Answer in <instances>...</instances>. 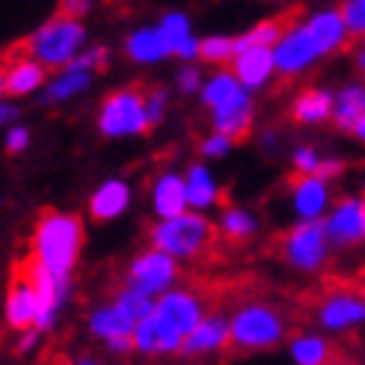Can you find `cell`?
Instances as JSON below:
<instances>
[{
    "label": "cell",
    "instance_id": "d4e9b609",
    "mask_svg": "<svg viewBox=\"0 0 365 365\" xmlns=\"http://www.w3.org/2000/svg\"><path fill=\"white\" fill-rule=\"evenodd\" d=\"M282 36L285 33H282L279 21H262L259 27H252L250 33H244V36L235 39V57H241V53L255 51V48H277Z\"/></svg>",
    "mask_w": 365,
    "mask_h": 365
},
{
    "label": "cell",
    "instance_id": "d6a6232c",
    "mask_svg": "<svg viewBox=\"0 0 365 365\" xmlns=\"http://www.w3.org/2000/svg\"><path fill=\"white\" fill-rule=\"evenodd\" d=\"M341 18L351 33H365V0H348L341 6Z\"/></svg>",
    "mask_w": 365,
    "mask_h": 365
},
{
    "label": "cell",
    "instance_id": "4316f807",
    "mask_svg": "<svg viewBox=\"0 0 365 365\" xmlns=\"http://www.w3.org/2000/svg\"><path fill=\"white\" fill-rule=\"evenodd\" d=\"M185 181H187V202H190V208L202 211V208L214 205L217 185H214V178H211V173L205 167H190Z\"/></svg>",
    "mask_w": 365,
    "mask_h": 365
},
{
    "label": "cell",
    "instance_id": "6da1fadb",
    "mask_svg": "<svg viewBox=\"0 0 365 365\" xmlns=\"http://www.w3.org/2000/svg\"><path fill=\"white\" fill-rule=\"evenodd\" d=\"M344 36H348V24H344L341 12L324 9L309 18L306 24L285 30L279 45L273 48L277 68L285 71V75H297L309 63H315L324 53L336 51L344 42Z\"/></svg>",
    "mask_w": 365,
    "mask_h": 365
},
{
    "label": "cell",
    "instance_id": "e0dca14e",
    "mask_svg": "<svg viewBox=\"0 0 365 365\" xmlns=\"http://www.w3.org/2000/svg\"><path fill=\"white\" fill-rule=\"evenodd\" d=\"M134 330H137V324L116 306H101L89 315V333L101 339L104 344H110L116 339H131Z\"/></svg>",
    "mask_w": 365,
    "mask_h": 365
},
{
    "label": "cell",
    "instance_id": "ba28073f",
    "mask_svg": "<svg viewBox=\"0 0 365 365\" xmlns=\"http://www.w3.org/2000/svg\"><path fill=\"white\" fill-rule=\"evenodd\" d=\"M98 128L107 137H125V134H143L149 128V113H145V101L137 93H116L104 101Z\"/></svg>",
    "mask_w": 365,
    "mask_h": 365
},
{
    "label": "cell",
    "instance_id": "3957f363",
    "mask_svg": "<svg viewBox=\"0 0 365 365\" xmlns=\"http://www.w3.org/2000/svg\"><path fill=\"white\" fill-rule=\"evenodd\" d=\"M202 98H205V104L214 110L217 134L241 137L247 128H250V116H252L250 96H247V89L241 86V81L235 78V75H229V71L214 75L202 86Z\"/></svg>",
    "mask_w": 365,
    "mask_h": 365
},
{
    "label": "cell",
    "instance_id": "74e56055",
    "mask_svg": "<svg viewBox=\"0 0 365 365\" xmlns=\"http://www.w3.org/2000/svg\"><path fill=\"white\" fill-rule=\"evenodd\" d=\"M30 140V131L27 128H9V134H6V152H21L24 145Z\"/></svg>",
    "mask_w": 365,
    "mask_h": 365
},
{
    "label": "cell",
    "instance_id": "b9f144b4",
    "mask_svg": "<svg viewBox=\"0 0 365 365\" xmlns=\"http://www.w3.org/2000/svg\"><path fill=\"white\" fill-rule=\"evenodd\" d=\"M75 365H104L98 356H78V362Z\"/></svg>",
    "mask_w": 365,
    "mask_h": 365
},
{
    "label": "cell",
    "instance_id": "d6986e66",
    "mask_svg": "<svg viewBox=\"0 0 365 365\" xmlns=\"http://www.w3.org/2000/svg\"><path fill=\"white\" fill-rule=\"evenodd\" d=\"M128 202H131V190H128L125 181H104L96 190L93 202H89V211H93L96 220H113L128 208Z\"/></svg>",
    "mask_w": 365,
    "mask_h": 365
},
{
    "label": "cell",
    "instance_id": "30bf717a",
    "mask_svg": "<svg viewBox=\"0 0 365 365\" xmlns=\"http://www.w3.org/2000/svg\"><path fill=\"white\" fill-rule=\"evenodd\" d=\"M155 315L167 324L170 330H175L181 339H187L196 327L202 324L205 309H202V300L190 294V291H167V294L158 300Z\"/></svg>",
    "mask_w": 365,
    "mask_h": 365
},
{
    "label": "cell",
    "instance_id": "f35d334b",
    "mask_svg": "<svg viewBox=\"0 0 365 365\" xmlns=\"http://www.w3.org/2000/svg\"><path fill=\"white\" fill-rule=\"evenodd\" d=\"M93 4H96V0H63V9L71 18H81V15H86L89 9H93Z\"/></svg>",
    "mask_w": 365,
    "mask_h": 365
},
{
    "label": "cell",
    "instance_id": "7dc6e473",
    "mask_svg": "<svg viewBox=\"0 0 365 365\" xmlns=\"http://www.w3.org/2000/svg\"><path fill=\"white\" fill-rule=\"evenodd\" d=\"M267 4H277V0H267Z\"/></svg>",
    "mask_w": 365,
    "mask_h": 365
},
{
    "label": "cell",
    "instance_id": "4fadbf2b",
    "mask_svg": "<svg viewBox=\"0 0 365 365\" xmlns=\"http://www.w3.org/2000/svg\"><path fill=\"white\" fill-rule=\"evenodd\" d=\"M232 344V321L223 315H205L202 324L185 339V356H205V354H217Z\"/></svg>",
    "mask_w": 365,
    "mask_h": 365
},
{
    "label": "cell",
    "instance_id": "d590c367",
    "mask_svg": "<svg viewBox=\"0 0 365 365\" xmlns=\"http://www.w3.org/2000/svg\"><path fill=\"white\" fill-rule=\"evenodd\" d=\"M294 167H297L300 173H306V175H315L318 167H321V160H318V155H315L312 149H297V152H294Z\"/></svg>",
    "mask_w": 365,
    "mask_h": 365
},
{
    "label": "cell",
    "instance_id": "52a82bcc",
    "mask_svg": "<svg viewBox=\"0 0 365 365\" xmlns=\"http://www.w3.org/2000/svg\"><path fill=\"white\" fill-rule=\"evenodd\" d=\"M327 250H330V235H327L324 220H309L288 232L285 238V262L297 270L312 273L327 262Z\"/></svg>",
    "mask_w": 365,
    "mask_h": 365
},
{
    "label": "cell",
    "instance_id": "bcb514c9",
    "mask_svg": "<svg viewBox=\"0 0 365 365\" xmlns=\"http://www.w3.org/2000/svg\"><path fill=\"white\" fill-rule=\"evenodd\" d=\"M359 63H362V66H365V51H362V53H359Z\"/></svg>",
    "mask_w": 365,
    "mask_h": 365
},
{
    "label": "cell",
    "instance_id": "8fae6325",
    "mask_svg": "<svg viewBox=\"0 0 365 365\" xmlns=\"http://www.w3.org/2000/svg\"><path fill=\"white\" fill-rule=\"evenodd\" d=\"M6 327L18 333H30L39 327V300H36V291L21 267L15 270L6 294Z\"/></svg>",
    "mask_w": 365,
    "mask_h": 365
},
{
    "label": "cell",
    "instance_id": "277c9868",
    "mask_svg": "<svg viewBox=\"0 0 365 365\" xmlns=\"http://www.w3.org/2000/svg\"><path fill=\"white\" fill-rule=\"evenodd\" d=\"M229 321H232V348L238 354L277 348L288 333L285 318L264 303H247Z\"/></svg>",
    "mask_w": 365,
    "mask_h": 365
},
{
    "label": "cell",
    "instance_id": "4dcf8cb0",
    "mask_svg": "<svg viewBox=\"0 0 365 365\" xmlns=\"http://www.w3.org/2000/svg\"><path fill=\"white\" fill-rule=\"evenodd\" d=\"M235 53V39H226V36H211V39H202V51L199 57H205L208 63H223Z\"/></svg>",
    "mask_w": 365,
    "mask_h": 365
},
{
    "label": "cell",
    "instance_id": "ee69618b",
    "mask_svg": "<svg viewBox=\"0 0 365 365\" xmlns=\"http://www.w3.org/2000/svg\"><path fill=\"white\" fill-rule=\"evenodd\" d=\"M45 365H68V359H66V356H51Z\"/></svg>",
    "mask_w": 365,
    "mask_h": 365
},
{
    "label": "cell",
    "instance_id": "484cf974",
    "mask_svg": "<svg viewBox=\"0 0 365 365\" xmlns=\"http://www.w3.org/2000/svg\"><path fill=\"white\" fill-rule=\"evenodd\" d=\"M45 66H39L36 60H30V63H18V66H12V71L9 75H4V93L9 96H24V93H33L36 86L42 83V78H45V71H42Z\"/></svg>",
    "mask_w": 365,
    "mask_h": 365
},
{
    "label": "cell",
    "instance_id": "60d3db41",
    "mask_svg": "<svg viewBox=\"0 0 365 365\" xmlns=\"http://www.w3.org/2000/svg\"><path fill=\"white\" fill-rule=\"evenodd\" d=\"M15 116H18V110H15L12 104H4V107H0V122H12Z\"/></svg>",
    "mask_w": 365,
    "mask_h": 365
},
{
    "label": "cell",
    "instance_id": "83f0119b",
    "mask_svg": "<svg viewBox=\"0 0 365 365\" xmlns=\"http://www.w3.org/2000/svg\"><path fill=\"white\" fill-rule=\"evenodd\" d=\"M158 33H160V39L163 45H167L170 53H178L181 48H185L193 36H190V21H187V15H181V12H170V15H163L160 18V24H158Z\"/></svg>",
    "mask_w": 365,
    "mask_h": 365
},
{
    "label": "cell",
    "instance_id": "7402d4cb",
    "mask_svg": "<svg viewBox=\"0 0 365 365\" xmlns=\"http://www.w3.org/2000/svg\"><path fill=\"white\" fill-rule=\"evenodd\" d=\"M128 57L137 60V63H158L163 57H170L167 45H163L158 27L155 30H137L131 39H128Z\"/></svg>",
    "mask_w": 365,
    "mask_h": 365
},
{
    "label": "cell",
    "instance_id": "e575fe53",
    "mask_svg": "<svg viewBox=\"0 0 365 365\" xmlns=\"http://www.w3.org/2000/svg\"><path fill=\"white\" fill-rule=\"evenodd\" d=\"M229 149H232V137H226V134H214V137H208L202 143V152L208 158H223Z\"/></svg>",
    "mask_w": 365,
    "mask_h": 365
},
{
    "label": "cell",
    "instance_id": "7a4b0ae2",
    "mask_svg": "<svg viewBox=\"0 0 365 365\" xmlns=\"http://www.w3.org/2000/svg\"><path fill=\"white\" fill-rule=\"evenodd\" d=\"M83 241V226L78 217L48 211L39 223H36V238H33V255L39 259L60 282H68L71 267L78 262Z\"/></svg>",
    "mask_w": 365,
    "mask_h": 365
},
{
    "label": "cell",
    "instance_id": "836d02e7",
    "mask_svg": "<svg viewBox=\"0 0 365 365\" xmlns=\"http://www.w3.org/2000/svg\"><path fill=\"white\" fill-rule=\"evenodd\" d=\"M163 110H167V93L163 89H155L145 101V113H149V125H158L163 119Z\"/></svg>",
    "mask_w": 365,
    "mask_h": 365
},
{
    "label": "cell",
    "instance_id": "ab89813d",
    "mask_svg": "<svg viewBox=\"0 0 365 365\" xmlns=\"http://www.w3.org/2000/svg\"><path fill=\"white\" fill-rule=\"evenodd\" d=\"M339 173H341V163H339V160H324L315 175H318L321 181H327V178H333V175H339Z\"/></svg>",
    "mask_w": 365,
    "mask_h": 365
},
{
    "label": "cell",
    "instance_id": "9a60e30c",
    "mask_svg": "<svg viewBox=\"0 0 365 365\" xmlns=\"http://www.w3.org/2000/svg\"><path fill=\"white\" fill-rule=\"evenodd\" d=\"M152 202H155V211L160 220H175V217L187 214V181L175 175V173H167L158 178L155 185V193H152Z\"/></svg>",
    "mask_w": 365,
    "mask_h": 365
},
{
    "label": "cell",
    "instance_id": "8992f818",
    "mask_svg": "<svg viewBox=\"0 0 365 365\" xmlns=\"http://www.w3.org/2000/svg\"><path fill=\"white\" fill-rule=\"evenodd\" d=\"M86 33L75 18H57L45 24L30 39V57L39 66H68L78 60V48L83 45Z\"/></svg>",
    "mask_w": 365,
    "mask_h": 365
},
{
    "label": "cell",
    "instance_id": "2e32d148",
    "mask_svg": "<svg viewBox=\"0 0 365 365\" xmlns=\"http://www.w3.org/2000/svg\"><path fill=\"white\" fill-rule=\"evenodd\" d=\"M277 68V57H273V48H255L247 51L241 57H235V78L241 81V86L247 93L252 89H262L267 83V78Z\"/></svg>",
    "mask_w": 365,
    "mask_h": 365
},
{
    "label": "cell",
    "instance_id": "cb8c5ba5",
    "mask_svg": "<svg viewBox=\"0 0 365 365\" xmlns=\"http://www.w3.org/2000/svg\"><path fill=\"white\" fill-rule=\"evenodd\" d=\"M89 78H93V71H63L57 81L48 83V89L42 93L39 101L42 104H57V101H66L71 96H78L89 86Z\"/></svg>",
    "mask_w": 365,
    "mask_h": 365
},
{
    "label": "cell",
    "instance_id": "5bb4252c",
    "mask_svg": "<svg viewBox=\"0 0 365 365\" xmlns=\"http://www.w3.org/2000/svg\"><path fill=\"white\" fill-rule=\"evenodd\" d=\"M318 324L324 330H351L365 324V300L356 294H333L318 306Z\"/></svg>",
    "mask_w": 365,
    "mask_h": 365
},
{
    "label": "cell",
    "instance_id": "9c48e42d",
    "mask_svg": "<svg viewBox=\"0 0 365 365\" xmlns=\"http://www.w3.org/2000/svg\"><path fill=\"white\" fill-rule=\"evenodd\" d=\"M175 277H178V264L173 255L160 252V250H149V252L137 255L134 264L128 267L125 285L155 297V294H167V288L175 282Z\"/></svg>",
    "mask_w": 365,
    "mask_h": 365
},
{
    "label": "cell",
    "instance_id": "603a6c76",
    "mask_svg": "<svg viewBox=\"0 0 365 365\" xmlns=\"http://www.w3.org/2000/svg\"><path fill=\"white\" fill-rule=\"evenodd\" d=\"M330 113H336V96H330L327 89H312V93L300 96V101L294 104V116L300 122H324Z\"/></svg>",
    "mask_w": 365,
    "mask_h": 365
},
{
    "label": "cell",
    "instance_id": "ac0fdd59",
    "mask_svg": "<svg viewBox=\"0 0 365 365\" xmlns=\"http://www.w3.org/2000/svg\"><path fill=\"white\" fill-rule=\"evenodd\" d=\"M327 181H321L318 175H306L294 185V211L303 217V223L309 220H321V214L327 208Z\"/></svg>",
    "mask_w": 365,
    "mask_h": 365
},
{
    "label": "cell",
    "instance_id": "8d00e7d4",
    "mask_svg": "<svg viewBox=\"0 0 365 365\" xmlns=\"http://www.w3.org/2000/svg\"><path fill=\"white\" fill-rule=\"evenodd\" d=\"M199 83H202V75H199L196 68H185V71L178 75V89H181V93H187V96L196 93Z\"/></svg>",
    "mask_w": 365,
    "mask_h": 365
},
{
    "label": "cell",
    "instance_id": "f6af8a7d",
    "mask_svg": "<svg viewBox=\"0 0 365 365\" xmlns=\"http://www.w3.org/2000/svg\"><path fill=\"white\" fill-rule=\"evenodd\" d=\"M354 134H356V137H359V140L365 143V119H362V122L356 125V131H354Z\"/></svg>",
    "mask_w": 365,
    "mask_h": 365
},
{
    "label": "cell",
    "instance_id": "44dd1931",
    "mask_svg": "<svg viewBox=\"0 0 365 365\" xmlns=\"http://www.w3.org/2000/svg\"><path fill=\"white\" fill-rule=\"evenodd\" d=\"M336 122L344 131H356V125L365 119V86H344L336 96Z\"/></svg>",
    "mask_w": 365,
    "mask_h": 365
},
{
    "label": "cell",
    "instance_id": "f1b7e54d",
    "mask_svg": "<svg viewBox=\"0 0 365 365\" xmlns=\"http://www.w3.org/2000/svg\"><path fill=\"white\" fill-rule=\"evenodd\" d=\"M113 306L122 309V312L131 318L134 324H140V321H145V318H152V315H155V309H158V303H155L149 294H143V291H137V288H128V285L116 294Z\"/></svg>",
    "mask_w": 365,
    "mask_h": 365
},
{
    "label": "cell",
    "instance_id": "f546056e",
    "mask_svg": "<svg viewBox=\"0 0 365 365\" xmlns=\"http://www.w3.org/2000/svg\"><path fill=\"white\" fill-rule=\"evenodd\" d=\"M220 226H223V232L229 235V238H235V241H244V238H250V235L255 232L252 214H247V211H241V208H229V211L223 214Z\"/></svg>",
    "mask_w": 365,
    "mask_h": 365
},
{
    "label": "cell",
    "instance_id": "5b68a950",
    "mask_svg": "<svg viewBox=\"0 0 365 365\" xmlns=\"http://www.w3.org/2000/svg\"><path fill=\"white\" fill-rule=\"evenodd\" d=\"M211 223L202 214H181L175 220H160L152 229V247L173 259H193L211 241Z\"/></svg>",
    "mask_w": 365,
    "mask_h": 365
},
{
    "label": "cell",
    "instance_id": "1f68e13d",
    "mask_svg": "<svg viewBox=\"0 0 365 365\" xmlns=\"http://www.w3.org/2000/svg\"><path fill=\"white\" fill-rule=\"evenodd\" d=\"M107 63V48H93V51H86L81 53V57L75 63H68L63 71H96Z\"/></svg>",
    "mask_w": 365,
    "mask_h": 365
},
{
    "label": "cell",
    "instance_id": "ffe728a7",
    "mask_svg": "<svg viewBox=\"0 0 365 365\" xmlns=\"http://www.w3.org/2000/svg\"><path fill=\"white\" fill-rule=\"evenodd\" d=\"M341 354L333 341H327L321 336H297L291 341V359L297 365H330Z\"/></svg>",
    "mask_w": 365,
    "mask_h": 365
},
{
    "label": "cell",
    "instance_id": "7c38bea8",
    "mask_svg": "<svg viewBox=\"0 0 365 365\" xmlns=\"http://www.w3.org/2000/svg\"><path fill=\"white\" fill-rule=\"evenodd\" d=\"M327 235L336 247H356L365 241V202L362 199H344L327 217Z\"/></svg>",
    "mask_w": 365,
    "mask_h": 365
},
{
    "label": "cell",
    "instance_id": "7bdbcfd3",
    "mask_svg": "<svg viewBox=\"0 0 365 365\" xmlns=\"http://www.w3.org/2000/svg\"><path fill=\"white\" fill-rule=\"evenodd\" d=\"M330 365H365V362H356V359H348V356H339V359L330 362Z\"/></svg>",
    "mask_w": 365,
    "mask_h": 365
}]
</instances>
